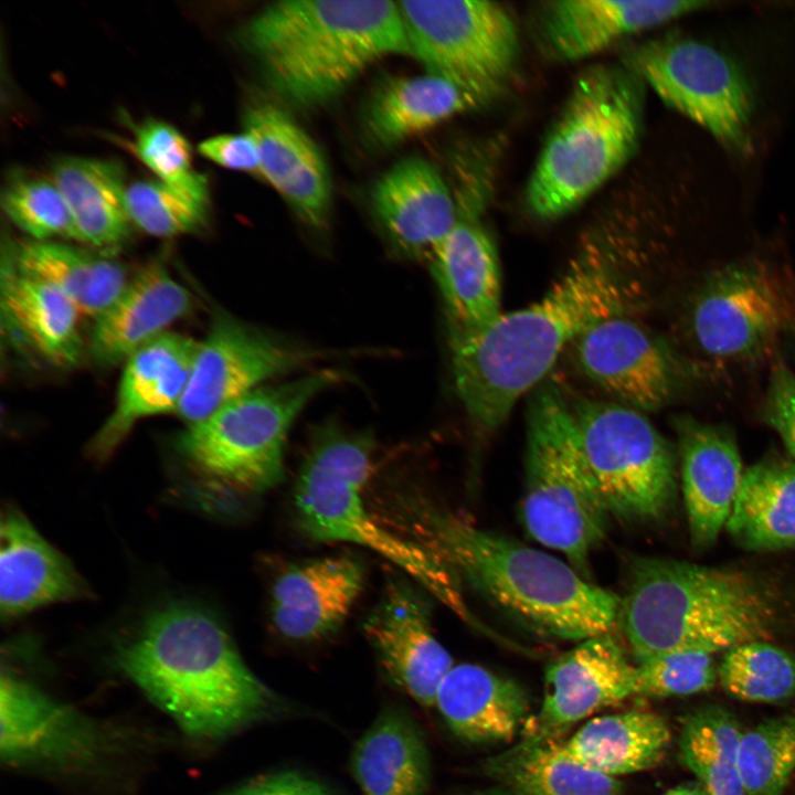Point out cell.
<instances>
[{
	"label": "cell",
	"instance_id": "obj_1",
	"mask_svg": "<svg viewBox=\"0 0 795 795\" xmlns=\"http://www.w3.org/2000/svg\"><path fill=\"white\" fill-rule=\"evenodd\" d=\"M636 283L610 250L592 243L537 301L501 312L486 329L451 336L455 389L471 421L494 431L591 327L627 315Z\"/></svg>",
	"mask_w": 795,
	"mask_h": 795
},
{
	"label": "cell",
	"instance_id": "obj_2",
	"mask_svg": "<svg viewBox=\"0 0 795 795\" xmlns=\"http://www.w3.org/2000/svg\"><path fill=\"white\" fill-rule=\"evenodd\" d=\"M402 519L455 574L531 630L569 640L611 633L619 597L563 561L479 529L424 499H402Z\"/></svg>",
	"mask_w": 795,
	"mask_h": 795
},
{
	"label": "cell",
	"instance_id": "obj_3",
	"mask_svg": "<svg viewBox=\"0 0 795 795\" xmlns=\"http://www.w3.org/2000/svg\"><path fill=\"white\" fill-rule=\"evenodd\" d=\"M120 669L187 733L229 734L275 708L274 693L248 669L224 626L184 604L150 614L119 647Z\"/></svg>",
	"mask_w": 795,
	"mask_h": 795
},
{
	"label": "cell",
	"instance_id": "obj_4",
	"mask_svg": "<svg viewBox=\"0 0 795 795\" xmlns=\"http://www.w3.org/2000/svg\"><path fill=\"white\" fill-rule=\"evenodd\" d=\"M239 40L274 95L299 109L331 102L384 56L411 54L398 1L388 0L274 2Z\"/></svg>",
	"mask_w": 795,
	"mask_h": 795
},
{
	"label": "cell",
	"instance_id": "obj_5",
	"mask_svg": "<svg viewBox=\"0 0 795 795\" xmlns=\"http://www.w3.org/2000/svg\"><path fill=\"white\" fill-rule=\"evenodd\" d=\"M774 621L773 602L751 576L646 556L630 564L617 618L638 662L766 640Z\"/></svg>",
	"mask_w": 795,
	"mask_h": 795
},
{
	"label": "cell",
	"instance_id": "obj_6",
	"mask_svg": "<svg viewBox=\"0 0 795 795\" xmlns=\"http://www.w3.org/2000/svg\"><path fill=\"white\" fill-rule=\"evenodd\" d=\"M643 88L627 64H595L576 77L527 186L533 215H566L627 163L642 136Z\"/></svg>",
	"mask_w": 795,
	"mask_h": 795
},
{
	"label": "cell",
	"instance_id": "obj_7",
	"mask_svg": "<svg viewBox=\"0 0 795 795\" xmlns=\"http://www.w3.org/2000/svg\"><path fill=\"white\" fill-rule=\"evenodd\" d=\"M368 433L326 423L301 466L294 507L300 530L319 541H346L390 560L462 619L475 624L455 573L430 549L401 538L377 520L363 501L373 469Z\"/></svg>",
	"mask_w": 795,
	"mask_h": 795
},
{
	"label": "cell",
	"instance_id": "obj_8",
	"mask_svg": "<svg viewBox=\"0 0 795 795\" xmlns=\"http://www.w3.org/2000/svg\"><path fill=\"white\" fill-rule=\"evenodd\" d=\"M344 379L327 368L262 385L186 425L177 448L204 490L219 496L264 492L284 476V447L297 416Z\"/></svg>",
	"mask_w": 795,
	"mask_h": 795
},
{
	"label": "cell",
	"instance_id": "obj_9",
	"mask_svg": "<svg viewBox=\"0 0 795 795\" xmlns=\"http://www.w3.org/2000/svg\"><path fill=\"white\" fill-rule=\"evenodd\" d=\"M608 510L586 460L571 403L558 386L531 399L521 517L526 531L584 570Z\"/></svg>",
	"mask_w": 795,
	"mask_h": 795
},
{
	"label": "cell",
	"instance_id": "obj_10",
	"mask_svg": "<svg viewBox=\"0 0 795 795\" xmlns=\"http://www.w3.org/2000/svg\"><path fill=\"white\" fill-rule=\"evenodd\" d=\"M581 444L610 512L626 521L655 520L676 495L675 456L650 421L617 402H570Z\"/></svg>",
	"mask_w": 795,
	"mask_h": 795
},
{
	"label": "cell",
	"instance_id": "obj_11",
	"mask_svg": "<svg viewBox=\"0 0 795 795\" xmlns=\"http://www.w3.org/2000/svg\"><path fill=\"white\" fill-rule=\"evenodd\" d=\"M411 55L426 73L444 77L480 105L515 73L518 31L510 13L485 0L398 1Z\"/></svg>",
	"mask_w": 795,
	"mask_h": 795
},
{
	"label": "cell",
	"instance_id": "obj_12",
	"mask_svg": "<svg viewBox=\"0 0 795 795\" xmlns=\"http://www.w3.org/2000/svg\"><path fill=\"white\" fill-rule=\"evenodd\" d=\"M626 64L671 108L725 147L751 149L752 86L740 66L710 43L669 35L628 54Z\"/></svg>",
	"mask_w": 795,
	"mask_h": 795
},
{
	"label": "cell",
	"instance_id": "obj_13",
	"mask_svg": "<svg viewBox=\"0 0 795 795\" xmlns=\"http://www.w3.org/2000/svg\"><path fill=\"white\" fill-rule=\"evenodd\" d=\"M326 356L317 348L221 314L198 343L176 413L186 425L197 423L262 386L264 381L307 368Z\"/></svg>",
	"mask_w": 795,
	"mask_h": 795
},
{
	"label": "cell",
	"instance_id": "obj_14",
	"mask_svg": "<svg viewBox=\"0 0 795 795\" xmlns=\"http://www.w3.org/2000/svg\"><path fill=\"white\" fill-rule=\"evenodd\" d=\"M791 321L786 294L768 268L727 265L697 293L690 311L699 350L718 360L751 359L764 352Z\"/></svg>",
	"mask_w": 795,
	"mask_h": 795
},
{
	"label": "cell",
	"instance_id": "obj_15",
	"mask_svg": "<svg viewBox=\"0 0 795 795\" xmlns=\"http://www.w3.org/2000/svg\"><path fill=\"white\" fill-rule=\"evenodd\" d=\"M573 344L583 373L617 403L645 413L670 400L676 386L671 354L627 315L597 322Z\"/></svg>",
	"mask_w": 795,
	"mask_h": 795
},
{
	"label": "cell",
	"instance_id": "obj_16",
	"mask_svg": "<svg viewBox=\"0 0 795 795\" xmlns=\"http://www.w3.org/2000/svg\"><path fill=\"white\" fill-rule=\"evenodd\" d=\"M636 696V666L611 633L589 637L552 661L543 701L524 734L555 736L591 713Z\"/></svg>",
	"mask_w": 795,
	"mask_h": 795
},
{
	"label": "cell",
	"instance_id": "obj_17",
	"mask_svg": "<svg viewBox=\"0 0 795 795\" xmlns=\"http://www.w3.org/2000/svg\"><path fill=\"white\" fill-rule=\"evenodd\" d=\"M243 127L257 145L259 177L306 225L324 231L331 212L332 186L315 141L282 106L268 100L246 107Z\"/></svg>",
	"mask_w": 795,
	"mask_h": 795
},
{
	"label": "cell",
	"instance_id": "obj_18",
	"mask_svg": "<svg viewBox=\"0 0 795 795\" xmlns=\"http://www.w3.org/2000/svg\"><path fill=\"white\" fill-rule=\"evenodd\" d=\"M430 257L451 336L486 329L501 315V272L495 243L468 204Z\"/></svg>",
	"mask_w": 795,
	"mask_h": 795
},
{
	"label": "cell",
	"instance_id": "obj_19",
	"mask_svg": "<svg viewBox=\"0 0 795 795\" xmlns=\"http://www.w3.org/2000/svg\"><path fill=\"white\" fill-rule=\"evenodd\" d=\"M363 629L391 680L420 704L434 706L437 689L454 664L433 633L422 596L405 583H392Z\"/></svg>",
	"mask_w": 795,
	"mask_h": 795
},
{
	"label": "cell",
	"instance_id": "obj_20",
	"mask_svg": "<svg viewBox=\"0 0 795 795\" xmlns=\"http://www.w3.org/2000/svg\"><path fill=\"white\" fill-rule=\"evenodd\" d=\"M371 208L394 250L430 259L457 219V202L439 170L412 156L393 165L375 182Z\"/></svg>",
	"mask_w": 795,
	"mask_h": 795
},
{
	"label": "cell",
	"instance_id": "obj_21",
	"mask_svg": "<svg viewBox=\"0 0 795 795\" xmlns=\"http://www.w3.org/2000/svg\"><path fill=\"white\" fill-rule=\"evenodd\" d=\"M198 343L166 332L125 361L114 411L88 447L93 459H108L141 418L177 412Z\"/></svg>",
	"mask_w": 795,
	"mask_h": 795
},
{
	"label": "cell",
	"instance_id": "obj_22",
	"mask_svg": "<svg viewBox=\"0 0 795 795\" xmlns=\"http://www.w3.org/2000/svg\"><path fill=\"white\" fill-rule=\"evenodd\" d=\"M362 564L335 555L294 564L275 580L269 612L276 632L294 642H315L336 632L358 600Z\"/></svg>",
	"mask_w": 795,
	"mask_h": 795
},
{
	"label": "cell",
	"instance_id": "obj_23",
	"mask_svg": "<svg viewBox=\"0 0 795 795\" xmlns=\"http://www.w3.org/2000/svg\"><path fill=\"white\" fill-rule=\"evenodd\" d=\"M91 590L72 563L15 507L0 526V610L11 621L57 602L88 598Z\"/></svg>",
	"mask_w": 795,
	"mask_h": 795
},
{
	"label": "cell",
	"instance_id": "obj_24",
	"mask_svg": "<svg viewBox=\"0 0 795 795\" xmlns=\"http://www.w3.org/2000/svg\"><path fill=\"white\" fill-rule=\"evenodd\" d=\"M685 507L692 543L707 548L732 512L744 471L732 433L691 417L677 423Z\"/></svg>",
	"mask_w": 795,
	"mask_h": 795
},
{
	"label": "cell",
	"instance_id": "obj_25",
	"mask_svg": "<svg viewBox=\"0 0 795 795\" xmlns=\"http://www.w3.org/2000/svg\"><path fill=\"white\" fill-rule=\"evenodd\" d=\"M192 307L189 290L165 266L140 269L94 319L88 341L91 358L100 367L125 361L137 350L168 332L167 328Z\"/></svg>",
	"mask_w": 795,
	"mask_h": 795
},
{
	"label": "cell",
	"instance_id": "obj_26",
	"mask_svg": "<svg viewBox=\"0 0 795 795\" xmlns=\"http://www.w3.org/2000/svg\"><path fill=\"white\" fill-rule=\"evenodd\" d=\"M701 1L560 0L540 13V33L550 53L575 61L619 39L708 7Z\"/></svg>",
	"mask_w": 795,
	"mask_h": 795
},
{
	"label": "cell",
	"instance_id": "obj_27",
	"mask_svg": "<svg viewBox=\"0 0 795 795\" xmlns=\"http://www.w3.org/2000/svg\"><path fill=\"white\" fill-rule=\"evenodd\" d=\"M0 718V751L9 762L73 759L94 745L82 718L11 674L1 677Z\"/></svg>",
	"mask_w": 795,
	"mask_h": 795
},
{
	"label": "cell",
	"instance_id": "obj_28",
	"mask_svg": "<svg viewBox=\"0 0 795 795\" xmlns=\"http://www.w3.org/2000/svg\"><path fill=\"white\" fill-rule=\"evenodd\" d=\"M434 706L458 738L488 743L515 738L527 717L529 699L516 681L465 662L448 670Z\"/></svg>",
	"mask_w": 795,
	"mask_h": 795
},
{
	"label": "cell",
	"instance_id": "obj_29",
	"mask_svg": "<svg viewBox=\"0 0 795 795\" xmlns=\"http://www.w3.org/2000/svg\"><path fill=\"white\" fill-rule=\"evenodd\" d=\"M479 105L444 77L390 75L377 83L365 103L363 131L371 146L389 149Z\"/></svg>",
	"mask_w": 795,
	"mask_h": 795
},
{
	"label": "cell",
	"instance_id": "obj_30",
	"mask_svg": "<svg viewBox=\"0 0 795 795\" xmlns=\"http://www.w3.org/2000/svg\"><path fill=\"white\" fill-rule=\"evenodd\" d=\"M351 771L363 795H424L431 761L413 718L402 708H384L357 741Z\"/></svg>",
	"mask_w": 795,
	"mask_h": 795
},
{
	"label": "cell",
	"instance_id": "obj_31",
	"mask_svg": "<svg viewBox=\"0 0 795 795\" xmlns=\"http://www.w3.org/2000/svg\"><path fill=\"white\" fill-rule=\"evenodd\" d=\"M3 248L2 307L10 322L53 365H76L84 352L76 307L51 284L19 271L13 245Z\"/></svg>",
	"mask_w": 795,
	"mask_h": 795
},
{
	"label": "cell",
	"instance_id": "obj_32",
	"mask_svg": "<svg viewBox=\"0 0 795 795\" xmlns=\"http://www.w3.org/2000/svg\"><path fill=\"white\" fill-rule=\"evenodd\" d=\"M52 181L70 210L76 240L112 248L128 236L124 169L114 160L67 157L54 163Z\"/></svg>",
	"mask_w": 795,
	"mask_h": 795
},
{
	"label": "cell",
	"instance_id": "obj_33",
	"mask_svg": "<svg viewBox=\"0 0 795 795\" xmlns=\"http://www.w3.org/2000/svg\"><path fill=\"white\" fill-rule=\"evenodd\" d=\"M486 773L519 795H624L616 778L571 757L555 736L523 739L486 761Z\"/></svg>",
	"mask_w": 795,
	"mask_h": 795
},
{
	"label": "cell",
	"instance_id": "obj_34",
	"mask_svg": "<svg viewBox=\"0 0 795 795\" xmlns=\"http://www.w3.org/2000/svg\"><path fill=\"white\" fill-rule=\"evenodd\" d=\"M670 738L662 717L632 709L591 719L562 745L571 757L616 777L656 766L665 756Z\"/></svg>",
	"mask_w": 795,
	"mask_h": 795
},
{
	"label": "cell",
	"instance_id": "obj_35",
	"mask_svg": "<svg viewBox=\"0 0 795 795\" xmlns=\"http://www.w3.org/2000/svg\"><path fill=\"white\" fill-rule=\"evenodd\" d=\"M725 527L750 550L794 549L795 462L767 458L748 468Z\"/></svg>",
	"mask_w": 795,
	"mask_h": 795
},
{
	"label": "cell",
	"instance_id": "obj_36",
	"mask_svg": "<svg viewBox=\"0 0 795 795\" xmlns=\"http://www.w3.org/2000/svg\"><path fill=\"white\" fill-rule=\"evenodd\" d=\"M17 268L59 289L80 316L97 318L128 283L124 267L53 241H28L13 246Z\"/></svg>",
	"mask_w": 795,
	"mask_h": 795
},
{
	"label": "cell",
	"instance_id": "obj_37",
	"mask_svg": "<svg viewBox=\"0 0 795 795\" xmlns=\"http://www.w3.org/2000/svg\"><path fill=\"white\" fill-rule=\"evenodd\" d=\"M742 735L736 718L720 706H706L685 719L680 760L708 795H744L738 761Z\"/></svg>",
	"mask_w": 795,
	"mask_h": 795
},
{
	"label": "cell",
	"instance_id": "obj_38",
	"mask_svg": "<svg viewBox=\"0 0 795 795\" xmlns=\"http://www.w3.org/2000/svg\"><path fill=\"white\" fill-rule=\"evenodd\" d=\"M718 679L743 701L787 700L795 696V656L766 640L748 642L724 653Z\"/></svg>",
	"mask_w": 795,
	"mask_h": 795
},
{
	"label": "cell",
	"instance_id": "obj_39",
	"mask_svg": "<svg viewBox=\"0 0 795 795\" xmlns=\"http://www.w3.org/2000/svg\"><path fill=\"white\" fill-rule=\"evenodd\" d=\"M738 761L744 795H783L795 771V712L743 732Z\"/></svg>",
	"mask_w": 795,
	"mask_h": 795
},
{
	"label": "cell",
	"instance_id": "obj_40",
	"mask_svg": "<svg viewBox=\"0 0 795 795\" xmlns=\"http://www.w3.org/2000/svg\"><path fill=\"white\" fill-rule=\"evenodd\" d=\"M126 209L131 222L158 237L193 233L208 221L209 203L160 180H141L126 189Z\"/></svg>",
	"mask_w": 795,
	"mask_h": 795
},
{
	"label": "cell",
	"instance_id": "obj_41",
	"mask_svg": "<svg viewBox=\"0 0 795 795\" xmlns=\"http://www.w3.org/2000/svg\"><path fill=\"white\" fill-rule=\"evenodd\" d=\"M1 205L8 218L35 241L54 236L76 240L70 210L53 181L15 173L2 190Z\"/></svg>",
	"mask_w": 795,
	"mask_h": 795
},
{
	"label": "cell",
	"instance_id": "obj_42",
	"mask_svg": "<svg viewBox=\"0 0 795 795\" xmlns=\"http://www.w3.org/2000/svg\"><path fill=\"white\" fill-rule=\"evenodd\" d=\"M135 149L160 181L209 203L206 179L193 169L190 145L173 126L152 119L144 123L136 132Z\"/></svg>",
	"mask_w": 795,
	"mask_h": 795
},
{
	"label": "cell",
	"instance_id": "obj_43",
	"mask_svg": "<svg viewBox=\"0 0 795 795\" xmlns=\"http://www.w3.org/2000/svg\"><path fill=\"white\" fill-rule=\"evenodd\" d=\"M718 679L711 655L671 653L636 665V696L674 697L710 690Z\"/></svg>",
	"mask_w": 795,
	"mask_h": 795
},
{
	"label": "cell",
	"instance_id": "obj_44",
	"mask_svg": "<svg viewBox=\"0 0 795 795\" xmlns=\"http://www.w3.org/2000/svg\"><path fill=\"white\" fill-rule=\"evenodd\" d=\"M764 417L795 459V373L784 364L771 374Z\"/></svg>",
	"mask_w": 795,
	"mask_h": 795
},
{
	"label": "cell",
	"instance_id": "obj_45",
	"mask_svg": "<svg viewBox=\"0 0 795 795\" xmlns=\"http://www.w3.org/2000/svg\"><path fill=\"white\" fill-rule=\"evenodd\" d=\"M198 150L221 167L259 176L258 148L246 131L208 138L199 144Z\"/></svg>",
	"mask_w": 795,
	"mask_h": 795
},
{
	"label": "cell",
	"instance_id": "obj_46",
	"mask_svg": "<svg viewBox=\"0 0 795 795\" xmlns=\"http://www.w3.org/2000/svg\"><path fill=\"white\" fill-rule=\"evenodd\" d=\"M224 795H335L329 788L297 772L284 771L266 774Z\"/></svg>",
	"mask_w": 795,
	"mask_h": 795
},
{
	"label": "cell",
	"instance_id": "obj_47",
	"mask_svg": "<svg viewBox=\"0 0 795 795\" xmlns=\"http://www.w3.org/2000/svg\"><path fill=\"white\" fill-rule=\"evenodd\" d=\"M662 795H708L699 783H687L676 786Z\"/></svg>",
	"mask_w": 795,
	"mask_h": 795
},
{
	"label": "cell",
	"instance_id": "obj_48",
	"mask_svg": "<svg viewBox=\"0 0 795 795\" xmlns=\"http://www.w3.org/2000/svg\"><path fill=\"white\" fill-rule=\"evenodd\" d=\"M460 795H519L512 789L505 787V786H497V787H490L486 789L475 791L466 794Z\"/></svg>",
	"mask_w": 795,
	"mask_h": 795
}]
</instances>
